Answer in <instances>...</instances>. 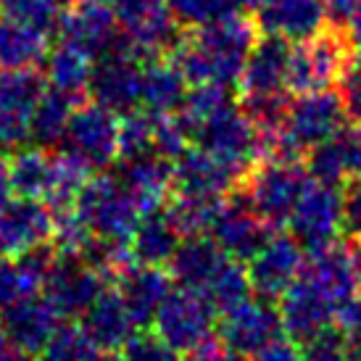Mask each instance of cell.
Listing matches in <instances>:
<instances>
[{
	"label": "cell",
	"instance_id": "1",
	"mask_svg": "<svg viewBox=\"0 0 361 361\" xmlns=\"http://www.w3.org/2000/svg\"><path fill=\"white\" fill-rule=\"evenodd\" d=\"M256 40V19H248L245 11H235L209 24L192 27V32L182 35L169 56L190 85L216 82L224 87H235L240 85L245 61Z\"/></svg>",
	"mask_w": 361,
	"mask_h": 361
},
{
	"label": "cell",
	"instance_id": "2",
	"mask_svg": "<svg viewBox=\"0 0 361 361\" xmlns=\"http://www.w3.org/2000/svg\"><path fill=\"white\" fill-rule=\"evenodd\" d=\"M309 185V171L301 159H261L243 177L238 190L248 198L264 221L271 227L288 224L298 198Z\"/></svg>",
	"mask_w": 361,
	"mask_h": 361
},
{
	"label": "cell",
	"instance_id": "3",
	"mask_svg": "<svg viewBox=\"0 0 361 361\" xmlns=\"http://www.w3.org/2000/svg\"><path fill=\"white\" fill-rule=\"evenodd\" d=\"M353 59L351 42L345 30L335 24L322 30L309 40L293 42L290 61H288V90L301 92L330 90L338 85L345 63Z\"/></svg>",
	"mask_w": 361,
	"mask_h": 361
},
{
	"label": "cell",
	"instance_id": "4",
	"mask_svg": "<svg viewBox=\"0 0 361 361\" xmlns=\"http://www.w3.org/2000/svg\"><path fill=\"white\" fill-rule=\"evenodd\" d=\"M74 211L90 227L92 235L121 243H130L132 230L142 214L119 177L106 171L87 180L74 203Z\"/></svg>",
	"mask_w": 361,
	"mask_h": 361
},
{
	"label": "cell",
	"instance_id": "5",
	"mask_svg": "<svg viewBox=\"0 0 361 361\" xmlns=\"http://www.w3.org/2000/svg\"><path fill=\"white\" fill-rule=\"evenodd\" d=\"M195 145L230 164L240 174H248L253 164L264 159V135L243 111V106H232V103L211 114L198 127Z\"/></svg>",
	"mask_w": 361,
	"mask_h": 361
},
{
	"label": "cell",
	"instance_id": "6",
	"mask_svg": "<svg viewBox=\"0 0 361 361\" xmlns=\"http://www.w3.org/2000/svg\"><path fill=\"white\" fill-rule=\"evenodd\" d=\"M145 61L148 59L127 37H121V42L114 51L95 59L87 95L119 116L140 109Z\"/></svg>",
	"mask_w": 361,
	"mask_h": 361
},
{
	"label": "cell",
	"instance_id": "7",
	"mask_svg": "<svg viewBox=\"0 0 361 361\" xmlns=\"http://www.w3.org/2000/svg\"><path fill=\"white\" fill-rule=\"evenodd\" d=\"M61 151L77 156L92 171H106L119 161V114L101 103H77Z\"/></svg>",
	"mask_w": 361,
	"mask_h": 361
},
{
	"label": "cell",
	"instance_id": "8",
	"mask_svg": "<svg viewBox=\"0 0 361 361\" xmlns=\"http://www.w3.org/2000/svg\"><path fill=\"white\" fill-rule=\"evenodd\" d=\"M153 327L171 348L188 353L198 343L211 338L216 327V306L206 298V293L177 285L161 303Z\"/></svg>",
	"mask_w": 361,
	"mask_h": 361
},
{
	"label": "cell",
	"instance_id": "9",
	"mask_svg": "<svg viewBox=\"0 0 361 361\" xmlns=\"http://www.w3.org/2000/svg\"><path fill=\"white\" fill-rule=\"evenodd\" d=\"M309 253L301 277L343 311L361 293V245L335 240Z\"/></svg>",
	"mask_w": 361,
	"mask_h": 361
},
{
	"label": "cell",
	"instance_id": "10",
	"mask_svg": "<svg viewBox=\"0 0 361 361\" xmlns=\"http://www.w3.org/2000/svg\"><path fill=\"white\" fill-rule=\"evenodd\" d=\"M288 227L306 251L335 243L343 232V190L309 180L288 219Z\"/></svg>",
	"mask_w": 361,
	"mask_h": 361
},
{
	"label": "cell",
	"instance_id": "11",
	"mask_svg": "<svg viewBox=\"0 0 361 361\" xmlns=\"http://www.w3.org/2000/svg\"><path fill=\"white\" fill-rule=\"evenodd\" d=\"M48 87L45 74L35 69H0V148L30 142L35 106Z\"/></svg>",
	"mask_w": 361,
	"mask_h": 361
},
{
	"label": "cell",
	"instance_id": "12",
	"mask_svg": "<svg viewBox=\"0 0 361 361\" xmlns=\"http://www.w3.org/2000/svg\"><path fill=\"white\" fill-rule=\"evenodd\" d=\"M277 338H282V317L280 306H274L269 298H261L253 293L243 303L221 311L219 341L230 345L232 351L251 359L253 353L267 348Z\"/></svg>",
	"mask_w": 361,
	"mask_h": 361
},
{
	"label": "cell",
	"instance_id": "13",
	"mask_svg": "<svg viewBox=\"0 0 361 361\" xmlns=\"http://www.w3.org/2000/svg\"><path fill=\"white\" fill-rule=\"evenodd\" d=\"M274 227L259 216L248 198L235 190L216 211V219L211 224L209 235L221 251L235 261H251L261 251V245L269 240Z\"/></svg>",
	"mask_w": 361,
	"mask_h": 361
},
{
	"label": "cell",
	"instance_id": "14",
	"mask_svg": "<svg viewBox=\"0 0 361 361\" xmlns=\"http://www.w3.org/2000/svg\"><path fill=\"white\" fill-rule=\"evenodd\" d=\"M56 37L59 42H66L71 48H80L82 53H87L95 61L114 51L124 37V32H121L111 6L101 0H77L74 6L63 8L61 13Z\"/></svg>",
	"mask_w": 361,
	"mask_h": 361
},
{
	"label": "cell",
	"instance_id": "15",
	"mask_svg": "<svg viewBox=\"0 0 361 361\" xmlns=\"http://www.w3.org/2000/svg\"><path fill=\"white\" fill-rule=\"evenodd\" d=\"M106 274L77 256H56V264L42 285V295L63 319H82V314L106 290Z\"/></svg>",
	"mask_w": 361,
	"mask_h": 361
},
{
	"label": "cell",
	"instance_id": "16",
	"mask_svg": "<svg viewBox=\"0 0 361 361\" xmlns=\"http://www.w3.org/2000/svg\"><path fill=\"white\" fill-rule=\"evenodd\" d=\"M245 174L232 169L230 164L206 153L198 145H190L174 161V192L180 198L198 201H224L240 188Z\"/></svg>",
	"mask_w": 361,
	"mask_h": 361
},
{
	"label": "cell",
	"instance_id": "17",
	"mask_svg": "<svg viewBox=\"0 0 361 361\" xmlns=\"http://www.w3.org/2000/svg\"><path fill=\"white\" fill-rule=\"evenodd\" d=\"M306 264V248L285 232H271V238L261 251L248 261L253 293L269 301H280V295L298 280Z\"/></svg>",
	"mask_w": 361,
	"mask_h": 361
},
{
	"label": "cell",
	"instance_id": "18",
	"mask_svg": "<svg viewBox=\"0 0 361 361\" xmlns=\"http://www.w3.org/2000/svg\"><path fill=\"white\" fill-rule=\"evenodd\" d=\"M53 211L37 198H6L0 203V253L21 256L37 245L51 243Z\"/></svg>",
	"mask_w": 361,
	"mask_h": 361
},
{
	"label": "cell",
	"instance_id": "19",
	"mask_svg": "<svg viewBox=\"0 0 361 361\" xmlns=\"http://www.w3.org/2000/svg\"><path fill=\"white\" fill-rule=\"evenodd\" d=\"M277 306L282 317V332L295 343H306L317 338L319 332L338 327V319H341V309L327 301L301 274L282 293Z\"/></svg>",
	"mask_w": 361,
	"mask_h": 361
},
{
	"label": "cell",
	"instance_id": "20",
	"mask_svg": "<svg viewBox=\"0 0 361 361\" xmlns=\"http://www.w3.org/2000/svg\"><path fill=\"white\" fill-rule=\"evenodd\" d=\"M303 164L309 171V180L332 188H343L353 177H361V127L348 121L330 140L311 148Z\"/></svg>",
	"mask_w": 361,
	"mask_h": 361
},
{
	"label": "cell",
	"instance_id": "21",
	"mask_svg": "<svg viewBox=\"0 0 361 361\" xmlns=\"http://www.w3.org/2000/svg\"><path fill=\"white\" fill-rule=\"evenodd\" d=\"M259 32L290 42L309 40L330 24L327 0H264L256 8Z\"/></svg>",
	"mask_w": 361,
	"mask_h": 361
},
{
	"label": "cell",
	"instance_id": "22",
	"mask_svg": "<svg viewBox=\"0 0 361 361\" xmlns=\"http://www.w3.org/2000/svg\"><path fill=\"white\" fill-rule=\"evenodd\" d=\"M61 319L63 317L53 309V303L45 295L32 293L0 314V335L35 356L48 345L53 332L59 330Z\"/></svg>",
	"mask_w": 361,
	"mask_h": 361
},
{
	"label": "cell",
	"instance_id": "23",
	"mask_svg": "<svg viewBox=\"0 0 361 361\" xmlns=\"http://www.w3.org/2000/svg\"><path fill=\"white\" fill-rule=\"evenodd\" d=\"M114 280H116V290H119L121 301L127 303L137 327L153 324L161 303L166 301V295L174 290V280L164 267L137 264V261L124 267Z\"/></svg>",
	"mask_w": 361,
	"mask_h": 361
},
{
	"label": "cell",
	"instance_id": "24",
	"mask_svg": "<svg viewBox=\"0 0 361 361\" xmlns=\"http://www.w3.org/2000/svg\"><path fill=\"white\" fill-rule=\"evenodd\" d=\"M116 177L127 188L140 211L166 206L174 192V161L164 156H140V159L116 161Z\"/></svg>",
	"mask_w": 361,
	"mask_h": 361
},
{
	"label": "cell",
	"instance_id": "25",
	"mask_svg": "<svg viewBox=\"0 0 361 361\" xmlns=\"http://www.w3.org/2000/svg\"><path fill=\"white\" fill-rule=\"evenodd\" d=\"M293 42L277 35H261L248 53L245 69L240 77L243 95H261V92L288 90V61H290ZM290 92V90H288Z\"/></svg>",
	"mask_w": 361,
	"mask_h": 361
},
{
	"label": "cell",
	"instance_id": "26",
	"mask_svg": "<svg viewBox=\"0 0 361 361\" xmlns=\"http://www.w3.org/2000/svg\"><path fill=\"white\" fill-rule=\"evenodd\" d=\"M82 327L106 353L121 351L135 338V332L140 330L116 288H106L95 298V303L82 314Z\"/></svg>",
	"mask_w": 361,
	"mask_h": 361
},
{
	"label": "cell",
	"instance_id": "27",
	"mask_svg": "<svg viewBox=\"0 0 361 361\" xmlns=\"http://www.w3.org/2000/svg\"><path fill=\"white\" fill-rule=\"evenodd\" d=\"M227 259L230 256L214 243L211 235H188L180 240L166 267L174 285L203 293Z\"/></svg>",
	"mask_w": 361,
	"mask_h": 361
},
{
	"label": "cell",
	"instance_id": "28",
	"mask_svg": "<svg viewBox=\"0 0 361 361\" xmlns=\"http://www.w3.org/2000/svg\"><path fill=\"white\" fill-rule=\"evenodd\" d=\"M190 90V82L185 80L180 66L174 63L169 53L153 56L142 66V92L140 109L153 116H169L177 114L185 103V95Z\"/></svg>",
	"mask_w": 361,
	"mask_h": 361
},
{
	"label": "cell",
	"instance_id": "29",
	"mask_svg": "<svg viewBox=\"0 0 361 361\" xmlns=\"http://www.w3.org/2000/svg\"><path fill=\"white\" fill-rule=\"evenodd\" d=\"M185 238L171 216L169 206L142 211L130 238L132 259L137 264H153V267H166L174 256L180 240Z\"/></svg>",
	"mask_w": 361,
	"mask_h": 361
},
{
	"label": "cell",
	"instance_id": "30",
	"mask_svg": "<svg viewBox=\"0 0 361 361\" xmlns=\"http://www.w3.org/2000/svg\"><path fill=\"white\" fill-rule=\"evenodd\" d=\"M45 82L48 87L59 92H66L74 101H82L90 90L92 63L95 61L82 53L80 48H71L66 42H59L48 56H45Z\"/></svg>",
	"mask_w": 361,
	"mask_h": 361
},
{
	"label": "cell",
	"instance_id": "31",
	"mask_svg": "<svg viewBox=\"0 0 361 361\" xmlns=\"http://www.w3.org/2000/svg\"><path fill=\"white\" fill-rule=\"evenodd\" d=\"M77 103H82V101H74L66 92L45 87L42 98L37 101V106H35V114H32L30 140L35 142V145H40V148H48V151L61 148Z\"/></svg>",
	"mask_w": 361,
	"mask_h": 361
},
{
	"label": "cell",
	"instance_id": "32",
	"mask_svg": "<svg viewBox=\"0 0 361 361\" xmlns=\"http://www.w3.org/2000/svg\"><path fill=\"white\" fill-rule=\"evenodd\" d=\"M48 56V37L0 13V69H35Z\"/></svg>",
	"mask_w": 361,
	"mask_h": 361
},
{
	"label": "cell",
	"instance_id": "33",
	"mask_svg": "<svg viewBox=\"0 0 361 361\" xmlns=\"http://www.w3.org/2000/svg\"><path fill=\"white\" fill-rule=\"evenodd\" d=\"M11 166V192L24 198L45 201V192L53 177V153L40 145H21L8 159Z\"/></svg>",
	"mask_w": 361,
	"mask_h": 361
},
{
	"label": "cell",
	"instance_id": "34",
	"mask_svg": "<svg viewBox=\"0 0 361 361\" xmlns=\"http://www.w3.org/2000/svg\"><path fill=\"white\" fill-rule=\"evenodd\" d=\"M90 177L92 169L87 164H82L77 156H71L66 151L56 153L53 156V177L51 185H48V192H45V203L51 206V211L71 209Z\"/></svg>",
	"mask_w": 361,
	"mask_h": 361
},
{
	"label": "cell",
	"instance_id": "35",
	"mask_svg": "<svg viewBox=\"0 0 361 361\" xmlns=\"http://www.w3.org/2000/svg\"><path fill=\"white\" fill-rule=\"evenodd\" d=\"M103 353L92 338L85 332L82 324H71L63 322L59 324V330L53 332V338L48 345L42 348L40 361H101Z\"/></svg>",
	"mask_w": 361,
	"mask_h": 361
},
{
	"label": "cell",
	"instance_id": "36",
	"mask_svg": "<svg viewBox=\"0 0 361 361\" xmlns=\"http://www.w3.org/2000/svg\"><path fill=\"white\" fill-rule=\"evenodd\" d=\"M203 293H206V298L216 306V311H227V309H232V306L243 303L245 298L253 295L248 267H245L243 261L227 259L224 267L216 271V277L209 282V288Z\"/></svg>",
	"mask_w": 361,
	"mask_h": 361
},
{
	"label": "cell",
	"instance_id": "37",
	"mask_svg": "<svg viewBox=\"0 0 361 361\" xmlns=\"http://www.w3.org/2000/svg\"><path fill=\"white\" fill-rule=\"evenodd\" d=\"M156 121L159 116L135 109L119 119V161L156 153Z\"/></svg>",
	"mask_w": 361,
	"mask_h": 361
},
{
	"label": "cell",
	"instance_id": "38",
	"mask_svg": "<svg viewBox=\"0 0 361 361\" xmlns=\"http://www.w3.org/2000/svg\"><path fill=\"white\" fill-rule=\"evenodd\" d=\"M0 13L40 35H56L63 8L53 0H0Z\"/></svg>",
	"mask_w": 361,
	"mask_h": 361
},
{
	"label": "cell",
	"instance_id": "39",
	"mask_svg": "<svg viewBox=\"0 0 361 361\" xmlns=\"http://www.w3.org/2000/svg\"><path fill=\"white\" fill-rule=\"evenodd\" d=\"M37 290H40V285L35 282L30 271L24 269V264L16 256L0 259V314Z\"/></svg>",
	"mask_w": 361,
	"mask_h": 361
},
{
	"label": "cell",
	"instance_id": "40",
	"mask_svg": "<svg viewBox=\"0 0 361 361\" xmlns=\"http://www.w3.org/2000/svg\"><path fill=\"white\" fill-rule=\"evenodd\" d=\"M121 361H182V359H180V351L171 348L159 332H140V335L135 332V338L121 348Z\"/></svg>",
	"mask_w": 361,
	"mask_h": 361
},
{
	"label": "cell",
	"instance_id": "41",
	"mask_svg": "<svg viewBox=\"0 0 361 361\" xmlns=\"http://www.w3.org/2000/svg\"><path fill=\"white\" fill-rule=\"evenodd\" d=\"M348 338L345 332L332 327V330L319 332L317 338L303 343V361H345L348 356Z\"/></svg>",
	"mask_w": 361,
	"mask_h": 361
},
{
	"label": "cell",
	"instance_id": "42",
	"mask_svg": "<svg viewBox=\"0 0 361 361\" xmlns=\"http://www.w3.org/2000/svg\"><path fill=\"white\" fill-rule=\"evenodd\" d=\"M338 95H341L343 111L351 124H359L361 127V59L353 56L345 69H343L341 80H338Z\"/></svg>",
	"mask_w": 361,
	"mask_h": 361
},
{
	"label": "cell",
	"instance_id": "43",
	"mask_svg": "<svg viewBox=\"0 0 361 361\" xmlns=\"http://www.w3.org/2000/svg\"><path fill=\"white\" fill-rule=\"evenodd\" d=\"M343 190V235L361 243V177L345 182Z\"/></svg>",
	"mask_w": 361,
	"mask_h": 361
},
{
	"label": "cell",
	"instance_id": "44",
	"mask_svg": "<svg viewBox=\"0 0 361 361\" xmlns=\"http://www.w3.org/2000/svg\"><path fill=\"white\" fill-rule=\"evenodd\" d=\"M185 361H248V356L232 351L230 345H224L221 341L209 338L185 353Z\"/></svg>",
	"mask_w": 361,
	"mask_h": 361
},
{
	"label": "cell",
	"instance_id": "45",
	"mask_svg": "<svg viewBox=\"0 0 361 361\" xmlns=\"http://www.w3.org/2000/svg\"><path fill=\"white\" fill-rule=\"evenodd\" d=\"M251 361H303V351L295 345V341H282V338H277L267 348L253 353Z\"/></svg>",
	"mask_w": 361,
	"mask_h": 361
},
{
	"label": "cell",
	"instance_id": "46",
	"mask_svg": "<svg viewBox=\"0 0 361 361\" xmlns=\"http://www.w3.org/2000/svg\"><path fill=\"white\" fill-rule=\"evenodd\" d=\"M338 327L345 332V338L351 343H361V295H356V298L341 311Z\"/></svg>",
	"mask_w": 361,
	"mask_h": 361
},
{
	"label": "cell",
	"instance_id": "47",
	"mask_svg": "<svg viewBox=\"0 0 361 361\" xmlns=\"http://www.w3.org/2000/svg\"><path fill=\"white\" fill-rule=\"evenodd\" d=\"M327 8H330V21L338 27H345L348 21L359 13L361 0H327Z\"/></svg>",
	"mask_w": 361,
	"mask_h": 361
},
{
	"label": "cell",
	"instance_id": "48",
	"mask_svg": "<svg viewBox=\"0 0 361 361\" xmlns=\"http://www.w3.org/2000/svg\"><path fill=\"white\" fill-rule=\"evenodd\" d=\"M0 361H35V359H32V353H27L24 348L13 345V343L6 341L0 335Z\"/></svg>",
	"mask_w": 361,
	"mask_h": 361
},
{
	"label": "cell",
	"instance_id": "49",
	"mask_svg": "<svg viewBox=\"0 0 361 361\" xmlns=\"http://www.w3.org/2000/svg\"><path fill=\"white\" fill-rule=\"evenodd\" d=\"M345 35H348V42H351L353 56H359V59H361V8H359V13H356L348 24H345Z\"/></svg>",
	"mask_w": 361,
	"mask_h": 361
},
{
	"label": "cell",
	"instance_id": "50",
	"mask_svg": "<svg viewBox=\"0 0 361 361\" xmlns=\"http://www.w3.org/2000/svg\"><path fill=\"white\" fill-rule=\"evenodd\" d=\"M11 195V166H8V156L0 148V203Z\"/></svg>",
	"mask_w": 361,
	"mask_h": 361
},
{
	"label": "cell",
	"instance_id": "51",
	"mask_svg": "<svg viewBox=\"0 0 361 361\" xmlns=\"http://www.w3.org/2000/svg\"><path fill=\"white\" fill-rule=\"evenodd\" d=\"M345 361H361V343H348V356Z\"/></svg>",
	"mask_w": 361,
	"mask_h": 361
},
{
	"label": "cell",
	"instance_id": "52",
	"mask_svg": "<svg viewBox=\"0 0 361 361\" xmlns=\"http://www.w3.org/2000/svg\"><path fill=\"white\" fill-rule=\"evenodd\" d=\"M53 3H56V6H61V8H69V6H74L77 0H53Z\"/></svg>",
	"mask_w": 361,
	"mask_h": 361
},
{
	"label": "cell",
	"instance_id": "53",
	"mask_svg": "<svg viewBox=\"0 0 361 361\" xmlns=\"http://www.w3.org/2000/svg\"><path fill=\"white\" fill-rule=\"evenodd\" d=\"M253 3H256V8H259V3H264V0H253Z\"/></svg>",
	"mask_w": 361,
	"mask_h": 361
},
{
	"label": "cell",
	"instance_id": "54",
	"mask_svg": "<svg viewBox=\"0 0 361 361\" xmlns=\"http://www.w3.org/2000/svg\"><path fill=\"white\" fill-rule=\"evenodd\" d=\"M101 3H106V6H109V3H111V0H101Z\"/></svg>",
	"mask_w": 361,
	"mask_h": 361
},
{
	"label": "cell",
	"instance_id": "55",
	"mask_svg": "<svg viewBox=\"0 0 361 361\" xmlns=\"http://www.w3.org/2000/svg\"><path fill=\"white\" fill-rule=\"evenodd\" d=\"M359 245H361V243H359Z\"/></svg>",
	"mask_w": 361,
	"mask_h": 361
}]
</instances>
